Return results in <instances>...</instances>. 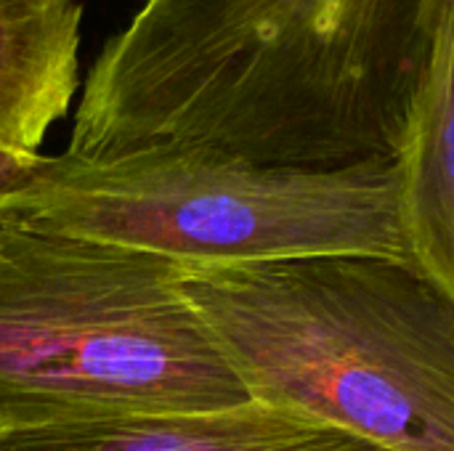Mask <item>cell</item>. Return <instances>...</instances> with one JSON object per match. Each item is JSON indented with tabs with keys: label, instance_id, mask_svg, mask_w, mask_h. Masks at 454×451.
I'll return each instance as SVG.
<instances>
[{
	"label": "cell",
	"instance_id": "3957f363",
	"mask_svg": "<svg viewBox=\"0 0 454 451\" xmlns=\"http://www.w3.org/2000/svg\"><path fill=\"white\" fill-rule=\"evenodd\" d=\"M184 263L0 223V431L250 404Z\"/></svg>",
	"mask_w": 454,
	"mask_h": 451
},
{
	"label": "cell",
	"instance_id": "7a4b0ae2",
	"mask_svg": "<svg viewBox=\"0 0 454 451\" xmlns=\"http://www.w3.org/2000/svg\"><path fill=\"white\" fill-rule=\"evenodd\" d=\"M178 287L250 404L383 451H454V298L410 260L184 266Z\"/></svg>",
	"mask_w": 454,
	"mask_h": 451
},
{
	"label": "cell",
	"instance_id": "ba28073f",
	"mask_svg": "<svg viewBox=\"0 0 454 451\" xmlns=\"http://www.w3.org/2000/svg\"><path fill=\"white\" fill-rule=\"evenodd\" d=\"M43 154H21L11 149H0V215L8 202L32 181Z\"/></svg>",
	"mask_w": 454,
	"mask_h": 451
},
{
	"label": "cell",
	"instance_id": "5b68a950",
	"mask_svg": "<svg viewBox=\"0 0 454 451\" xmlns=\"http://www.w3.org/2000/svg\"><path fill=\"white\" fill-rule=\"evenodd\" d=\"M0 451H383L330 428L245 404L200 415H130L3 428Z\"/></svg>",
	"mask_w": 454,
	"mask_h": 451
},
{
	"label": "cell",
	"instance_id": "277c9868",
	"mask_svg": "<svg viewBox=\"0 0 454 451\" xmlns=\"http://www.w3.org/2000/svg\"><path fill=\"white\" fill-rule=\"evenodd\" d=\"M394 162L285 170L194 152L43 157L3 226L229 266L309 255L410 260Z\"/></svg>",
	"mask_w": 454,
	"mask_h": 451
},
{
	"label": "cell",
	"instance_id": "6da1fadb",
	"mask_svg": "<svg viewBox=\"0 0 454 451\" xmlns=\"http://www.w3.org/2000/svg\"><path fill=\"white\" fill-rule=\"evenodd\" d=\"M454 0H146L90 66L64 157L394 162Z\"/></svg>",
	"mask_w": 454,
	"mask_h": 451
},
{
	"label": "cell",
	"instance_id": "52a82bcc",
	"mask_svg": "<svg viewBox=\"0 0 454 451\" xmlns=\"http://www.w3.org/2000/svg\"><path fill=\"white\" fill-rule=\"evenodd\" d=\"M394 165L407 258L454 298V48L423 82Z\"/></svg>",
	"mask_w": 454,
	"mask_h": 451
},
{
	"label": "cell",
	"instance_id": "8992f818",
	"mask_svg": "<svg viewBox=\"0 0 454 451\" xmlns=\"http://www.w3.org/2000/svg\"><path fill=\"white\" fill-rule=\"evenodd\" d=\"M80 0H0V149L40 154L80 88Z\"/></svg>",
	"mask_w": 454,
	"mask_h": 451
}]
</instances>
